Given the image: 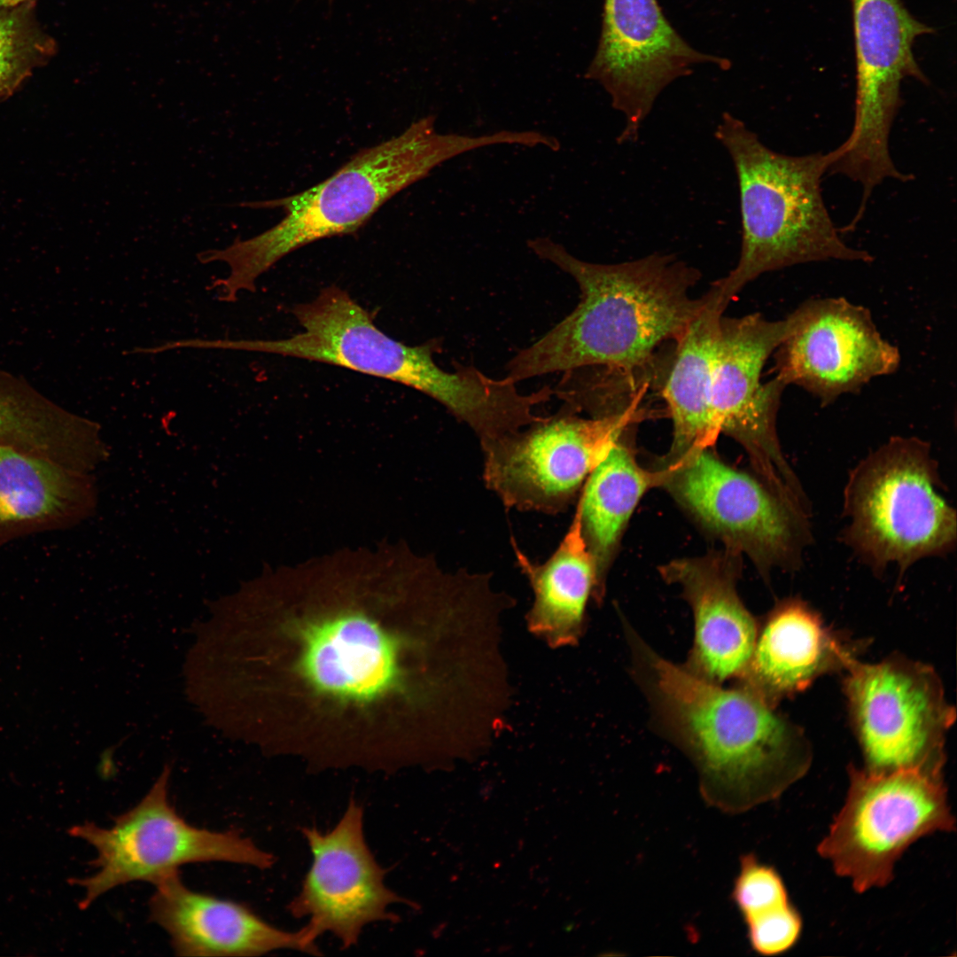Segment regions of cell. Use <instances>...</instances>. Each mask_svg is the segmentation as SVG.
Segmentation results:
<instances>
[{"mask_svg": "<svg viewBox=\"0 0 957 957\" xmlns=\"http://www.w3.org/2000/svg\"><path fill=\"white\" fill-rule=\"evenodd\" d=\"M97 502L92 472L0 444V549L19 538L73 528L95 514Z\"/></svg>", "mask_w": 957, "mask_h": 957, "instance_id": "cell-20", "label": "cell"}, {"mask_svg": "<svg viewBox=\"0 0 957 957\" xmlns=\"http://www.w3.org/2000/svg\"><path fill=\"white\" fill-rule=\"evenodd\" d=\"M701 64L723 70L731 66L726 58L693 48L657 0L603 1L600 39L586 77L597 82L624 115L619 142L635 140L664 89Z\"/></svg>", "mask_w": 957, "mask_h": 957, "instance_id": "cell-14", "label": "cell"}, {"mask_svg": "<svg viewBox=\"0 0 957 957\" xmlns=\"http://www.w3.org/2000/svg\"><path fill=\"white\" fill-rule=\"evenodd\" d=\"M790 322L759 313L722 316L716 355L712 408L720 432L748 454L756 475L781 496L801 506L808 499L785 458L776 430L786 385L775 377L761 379L763 368L787 336Z\"/></svg>", "mask_w": 957, "mask_h": 957, "instance_id": "cell-13", "label": "cell"}, {"mask_svg": "<svg viewBox=\"0 0 957 957\" xmlns=\"http://www.w3.org/2000/svg\"><path fill=\"white\" fill-rule=\"evenodd\" d=\"M28 4L0 13V101L11 96L54 50L50 37L35 28Z\"/></svg>", "mask_w": 957, "mask_h": 957, "instance_id": "cell-27", "label": "cell"}, {"mask_svg": "<svg viewBox=\"0 0 957 957\" xmlns=\"http://www.w3.org/2000/svg\"><path fill=\"white\" fill-rule=\"evenodd\" d=\"M730 898L745 924L751 948L758 954L777 956L799 941L802 916L782 875L754 853L740 857Z\"/></svg>", "mask_w": 957, "mask_h": 957, "instance_id": "cell-26", "label": "cell"}, {"mask_svg": "<svg viewBox=\"0 0 957 957\" xmlns=\"http://www.w3.org/2000/svg\"><path fill=\"white\" fill-rule=\"evenodd\" d=\"M856 53L854 121L838 147L836 170L852 181L875 185L899 169L889 148L891 129L902 105L907 77L928 84L915 60V40L933 29L914 18L901 0H851Z\"/></svg>", "mask_w": 957, "mask_h": 957, "instance_id": "cell-12", "label": "cell"}, {"mask_svg": "<svg viewBox=\"0 0 957 957\" xmlns=\"http://www.w3.org/2000/svg\"><path fill=\"white\" fill-rule=\"evenodd\" d=\"M510 541L517 564L534 595L527 616L529 630L553 648L576 644L584 631L589 598L602 599L577 514L544 563L532 561L513 537Z\"/></svg>", "mask_w": 957, "mask_h": 957, "instance_id": "cell-23", "label": "cell"}, {"mask_svg": "<svg viewBox=\"0 0 957 957\" xmlns=\"http://www.w3.org/2000/svg\"><path fill=\"white\" fill-rule=\"evenodd\" d=\"M855 659L847 647L798 598L781 602L758 631L743 675L735 681L766 703L807 688L819 676L846 670Z\"/></svg>", "mask_w": 957, "mask_h": 957, "instance_id": "cell-19", "label": "cell"}, {"mask_svg": "<svg viewBox=\"0 0 957 957\" xmlns=\"http://www.w3.org/2000/svg\"><path fill=\"white\" fill-rule=\"evenodd\" d=\"M155 887L150 920L167 933L179 956H259L282 949L319 954L300 930H284L242 903L192 891L178 873Z\"/></svg>", "mask_w": 957, "mask_h": 957, "instance_id": "cell-17", "label": "cell"}, {"mask_svg": "<svg viewBox=\"0 0 957 957\" xmlns=\"http://www.w3.org/2000/svg\"><path fill=\"white\" fill-rule=\"evenodd\" d=\"M488 135L441 134L435 116L414 121L401 134L354 155L333 175L290 197L245 203L249 207H282L284 218L248 239L198 254L200 263L225 262L228 276L211 287L225 302L254 292L257 279L279 260L315 241L355 232L387 200L426 177L432 169L464 152L488 146Z\"/></svg>", "mask_w": 957, "mask_h": 957, "instance_id": "cell-3", "label": "cell"}, {"mask_svg": "<svg viewBox=\"0 0 957 957\" xmlns=\"http://www.w3.org/2000/svg\"><path fill=\"white\" fill-rule=\"evenodd\" d=\"M539 258L573 277L575 309L507 366L513 381L556 371L601 368L633 385L662 344L675 343L703 305L691 289L700 273L673 254L615 264L580 260L547 237L527 241Z\"/></svg>", "mask_w": 957, "mask_h": 957, "instance_id": "cell-2", "label": "cell"}, {"mask_svg": "<svg viewBox=\"0 0 957 957\" xmlns=\"http://www.w3.org/2000/svg\"><path fill=\"white\" fill-rule=\"evenodd\" d=\"M306 665L312 679L334 692L370 696L385 688L394 673L388 640L370 620L338 619L307 636Z\"/></svg>", "mask_w": 957, "mask_h": 957, "instance_id": "cell-25", "label": "cell"}, {"mask_svg": "<svg viewBox=\"0 0 957 957\" xmlns=\"http://www.w3.org/2000/svg\"><path fill=\"white\" fill-rule=\"evenodd\" d=\"M715 136L733 161L740 197V258L717 280L730 301L767 272L832 260L873 261L868 252L841 238L824 203L821 183L834 160L833 151L801 156L774 152L727 113Z\"/></svg>", "mask_w": 957, "mask_h": 957, "instance_id": "cell-4", "label": "cell"}, {"mask_svg": "<svg viewBox=\"0 0 957 957\" xmlns=\"http://www.w3.org/2000/svg\"><path fill=\"white\" fill-rule=\"evenodd\" d=\"M848 774L844 804L817 852L856 892L887 886L896 863L921 838L955 830L943 771L851 766Z\"/></svg>", "mask_w": 957, "mask_h": 957, "instance_id": "cell-7", "label": "cell"}, {"mask_svg": "<svg viewBox=\"0 0 957 957\" xmlns=\"http://www.w3.org/2000/svg\"><path fill=\"white\" fill-rule=\"evenodd\" d=\"M678 583L694 616V642L682 665L694 675L720 685L737 681L751 657L759 631L741 601L736 572L723 557L673 560L661 568Z\"/></svg>", "mask_w": 957, "mask_h": 957, "instance_id": "cell-18", "label": "cell"}, {"mask_svg": "<svg viewBox=\"0 0 957 957\" xmlns=\"http://www.w3.org/2000/svg\"><path fill=\"white\" fill-rule=\"evenodd\" d=\"M27 0H0V9H8L26 3Z\"/></svg>", "mask_w": 957, "mask_h": 957, "instance_id": "cell-28", "label": "cell"}, {"mask_svg": "<svg viewBox=\"0 0 957 957\" xmlns=\"http://www.w3.org/2000/svg\"><path fill=\"white\" fill-rule=\"evenodd\" d=\"M363 818L362 806L351 799L330 831L302 829L312 863L287 909L295 918L307 919L300 931L306 944L318 952L316 940L324 933L349 948L368 924L397 922L390 906L410 905L386 886L385 871L366 842Z\"/></svg>", "mask_w": 957, "mask_h": 957, "instance_id": "cell-15", "label": "cell"}, {"mask_svg": "<svg viewBox=\"0 0 957 957\" xmlns=\"http://www.w3.org/2000/svg\"><path fill=\"white\" fill-rule=\"evenodd\" d=\"M788 317L790 331L774 353V377L822 407L899 367L898 347L883 338L870 311L845 298L807 300Z\"/></svg>", "mask_w": 957, "mask_h": 957, "instance_id": "cell-16", "label": "cell"}, {"mask_svg": "<svg viewBox=\"0 0 957 957\" xmlns=\"http://www.w3.org/2000/svg\"><path fill=\"white\" fill-rule=\"evenodd\" d=\"M702 307L674 343L662 385V397L673 421V442L664 463L709 448L719 436L712 394L720 321L730 302L715 282Z\"/></svg>", "mask_w": 957, "mask_h": 957, "instance_id": "cell-21", "label": "cell"}, {"mask_svg": "<svg viewBox=\"0 0 957 957\" xmlns=\"http://www.w3.org/2000/svg\"><path fill=\"white\" fill-rule=\"evenodd\" d=\"M642 395L591 418L564 404L525 430L481 441L486 486L506 509L549 515L567 510L611 447L644 417Z\"/></svg>", "mask_w": 957, "mask_h": 957, "instance_id": "cell-9", "label": "cell"}, {"mask_svg": "<svg viewBox=\"0 0 957 957\" xmlns=\"http://www.w3.org/2000/svg\"><path fill=\"white\" fill-rule=\"evenodd\" d=\"M666 485L704 525L762 573L795 572L812 537L810 511L785 499L759 476L735 470L709 448L665 463ZM662 484V485H663Z\"/></svg>", "mask_w": 957, "mask_h": 957, "instance_id": "cell-10", "label": "cell"}, {"mask_svg": "<svg viewBox=\"0 0 957 957\" xmlns=\"http://www.w3.org/2000/svg\"><path fill=\"white\" fill-rule=\"evenodd\" d=\"M629 673L645 697L652 729L694 766L700 794L728 814L774 801L808 772L801 728L755 693L704 681L651 648L621 619Z\"/></svg>", "mask_w": 957, "mask_h": 957, "instance_id": "cell-1", "label": "cell"}, {"mask_svg": "<svg viewBox=\"0 0 957 957\" xmlns=\"http://www.w3.org/2000/svg\"><path fill=\"white\" fill-rule=\"evenodd\" d=\"M942 489L930 444L892 437L851 471L844 542L878 575L891 564L903 574L919 560L951 553L957 517Z\"/></svg>", "mask_w": 957, "mask_h": 957, "instance_id": "cell-5", "label": "cell"}, {"mask_svg": "<svg viewBox=\"0 0 957 957\" xmlns=\"http://www.w3.org/2000/svg\"><path fill=\"white\" fill-rule=\"evenodd\" d=\"M292 314L303 331L282 339H214L219 350L260 352L340 366L417 390L453 416L467 413L480 393L472 367L448 372L433 360V342L408 346L387 336L370 313L337 285L323 289Z\"/></svg>", "mask_w": 957, "mask_h": 957, "instance_id": "cell-6", "label": "cell"}, {"mask_svg": "<svg viewBox=\"0 0 957 957\" xmlns=\"http://www.w3.org/2000/svg\"><path fill=\"white\" fill-rule=\"evenodd\" d=\"M623 436L588 475L575 511L594 562L601 598L607 572L631 515L650 488L663 484V471L641 467L624 444Z\"/></svg>", "mask_w": 957, "mask_h": 957, "instance_id": "cell-24", "label": "cell"}, {"mask_svg": "<svg viewBox=\"0 0 957 957\" xmlns=\"http://www.w3.org/2000/svg\"><path fill=\"white\" fill-rule=\"evenodd\" d=\"M0 444L84 472H92L111 454L97 422L63 408L4 369Z\"/></svg>", "mask_w": 957, "mask_h": 957, "instance_id": "cell-22", "label": "cell"}, {"mask_svg": "<svg viewBox=\"0 0 957 957\" xmlns=\"http://www.w3.org/2000/svg\"><path fill=\"white\" fill-rule=\"evenodd\" d=\"M844 691L866 769L943 771L945 739L955 720L927 665L901 657L846 668Z\"/></svg>", "mask_w": 957, "mask_h": 957, "instance_id": "cell-11", "label": "cell"}, {"mask_svg": "<svg viewBox=\"0 0 957 957\" xmlns=\"http://www.w3.org/2000/svg\"><path fill=\"white\" fill-rule=\"evenodd\" d=\"M171 767L166 765L148 793L134 807L113 818L111 827L85 822L69 829L92 845L96 873L69 883L84 891L79 903L89 907L97 898L131 882L157 884L185 864L223 861L268 869L275 857L237 831L196 828L168 801Z\"/></svg>", "mask_w": 957, "mask_h": 957, "instance_id": "cell-8", "label": "cell"}]
</instances>
